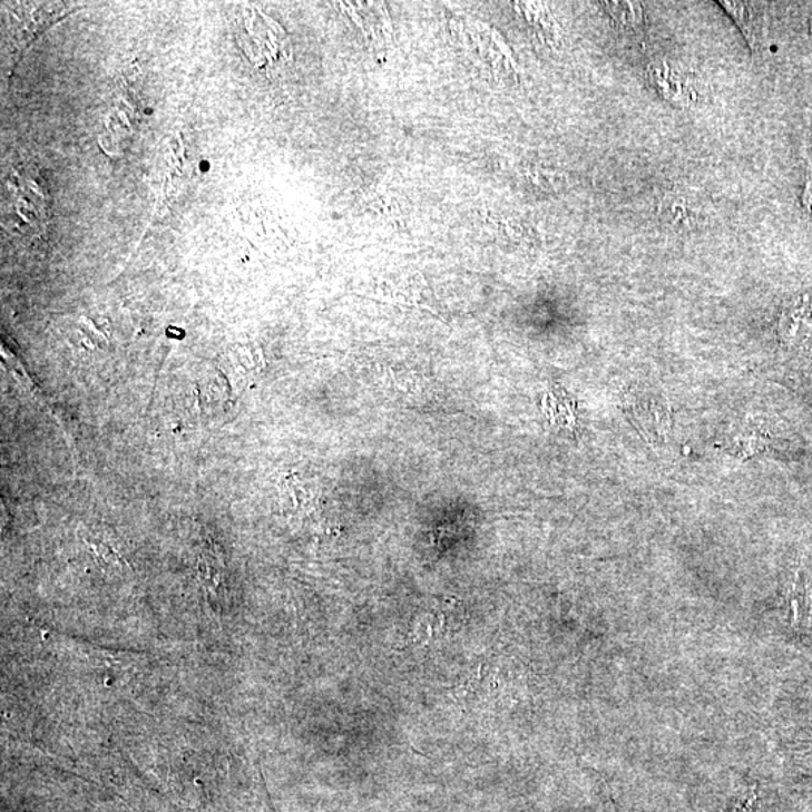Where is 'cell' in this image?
I'll list each match as a JSON object with an SVG mask.
<instances>
[{
  "mask_svg": "<svg viewBox=\"0 0 812 812\" xmlns=\"http://www.w3.org/2000/svg\"><path fill=\"white\" fill-rule=\"evenodd\" d=\"M721 6L736 20L752 49H757L760 36L759 6L747 2H725V0H722Z\"/></svg>",
  "mask_w": 812,
  "mask_h": 812,
  "instance_id": "obj_2",
  "label": "cell"
},
{
  "mask_svg": "<svg viewBox=\"0 0 812 812\" xmlns=\"http://www.w3.org/2000/svg\"><path fill=\"white\" fill-rule=\"evenodd\" d=\"M607 6L614 19L622 21L623 25H637L642 21L643 11L639 3L613 2L607 3Z\"/></svg>",
  "mask_w": 812,
  "mask_h": 812,
  "instance_id": "obj_3",
  "label": "cell"
},
{
  "mask_svg": "<svg viewBox=\"0 0 812 812\" xmlns=\"http://www.w3.org/2000/svg\"><path fill=\"white\" fill-rule=\"evenodd\" d=\"M491 36H492L493 42H496V45L498 47H500L501 53L505 55L506 58L510 60V63H511V66H513L515 70H518L517 60H515L513 55H511L509 46L506 45V41L502 40V38L500 36H498L497 30H491Z\"/></svg>",
  "mask_w": 812,
  "mask_h": 812,
  "instance_id": "obj_4",
  "label": "cell"
},
{
  "mask_svg": "<svg viewBox=\"0 0 812 812\" xmlns=\"http://www.w3.org/2000/svg\"><path fill=\"white\" fill-rule=\"evenodd\" d=\"M784 336L799 341L812 337V294L803 296L784 313L781 322Z\"/></svg>",
  "mask_w": 812,
  "mask_h": 812,
  "instance_id": "obj_1",
  "label": "cell"
},
{
  "mask_svg": "<svg viewBox=\"0 0 812 812\" xmlns=\"http://www.w3.org/2000/svg\"><path fill=\"white\" fill-rule=\"evenodd\" d=\"M803 205H805V208L810 211V213H812V167L810 179H808L805 193H803Z\"/></svg>",
  "mask_w": 812,
  "mask_h": 812,
  "instance_id": "obj_5",
  "label": "cell"
},
{
  "mask_svg": "<svg viewBox=\"0 0 812 812\" xmlns=\"http://www.w3.org/2000/svg\"><path fill=\"white\" fill-rule=\"evenodd\" d=\"M341 6L343 7V10H346L348 12H350V14L352 17V20H354L355 23L359 25V28L361 29V32H363L364 36L368 37L366 29H364L363 21L360 20L359 14H355L354 8H352L350 6V3H346V7H345V3H341Z\"/></svg>",
  "mask_w": 812,
  "mask_h": 812,
  "instance_id": "obj_6",
  "label": "cell"
},
{
  "mask_svg": "<svg viewBox=\"0 0 812 812\" xmlns=\"http://www.w3.org/2000/svg\"><path fill=\"white\" fill-rule=\"evenodd\" d=\"M811 29H812V25H811Z\"/></svg>",
  "mask_w": 812,
  "mask_h": 812,
  "instance_id": "obj_7",
  "label": "cell"
}]
</instances>
